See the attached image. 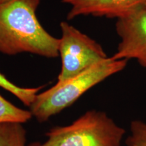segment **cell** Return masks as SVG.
I'll return each instance as SVG.
<instances>
[{
  "label": "cell",
  "instance_id": "obj_7",
  "mask_svg": "<svg viewBox=\"0 0 146 146\" xmlns=\"http://www.w3.org/2000/svg\"><path fill=\"white\" fill-rule=\"evenodd\" d=\"M27 132L19 123H0V146L27 145Z\"/></svg>",
  "mask_w": 146,
  "mask_h": 146
},
{
  "label": "cell",
  "instance_id": "obj_12",
  "mask_svg": "<svg viewBox=\"0 0 146 146\" xmlns=\"http://www.w3.org/2000/svg\"><path fill=\"white\" fill-rule=\"evenodd\" d=\"M6 1V0H0V2H1V1Z\"/></svg>",
  "mask_w": 146,
  "mask_h": 146
},
{
  "label": "cell",
  "instance_id": "obj_8",
  "mask_svg": "<svg viewBox=\"0 0 146 146\" xmlns=\"http://www.w3.org/2000/svg\"><path fill=\"white\" fill-rule=\"evenodd\" d=\"M30 110L20 108L0 95V123H25L32 118Z\"/></svg>",
  "mask_w": 146,
  "mask_h": 146
},
{
  "label": "cell",
  "instance_id": "obj_6",
  "mask_svg": "<svg viewBox=\"0 0 146 146\" xmlns=\"http://www.w3.org/2000/svg\"><path fill=\"white\" fill-rule=\"evenodd\" d=\"M145 0H62L70 5L67 19L79 16H94L109 18L123 17L143 5Z\"/></svg>",
  "mask_w": 146,
  "mask_h": 146
},
{
  "label": "cell",
  "instance_id": "obj_3",
  "mask_svg": "<svg viewBox=\"0 0 146 146\" xmlns=\"http://www.w3.org/2000/svg\"><path fill=\"white\" fill-rule=\"evenodd\" d=\"M126 131L107 114L89 110L70 125L56 127L44 143L31 146H120Z\"/></svg>",
  "mask_w": 146,
  "mask_h": 146
},
{
  "label": "cell",
  "instance_id": "obj_9",
  "mask_svg": "<svg viewBox=\"0 0 146 146\" xmlns=\"http://www.w3.org/2000/svg\"><path fill=\"white\" fill-rule=\"evenodd\" d=\"M0 87L9 91L27 106H30L35 98L43 87H21L12 83L5 76L0 72Z\"/></svg>",
  "mask_w": 146,
  "mask_h": 146
},
{
  "label": "cell",
  "instance_id": "obj_4",
  "mask_svg": "<svg viewBox=\"0 0 146 146\" xmlns=\"http://www.w3.org/2000/svg\"><path fill=\"white\" fill-rule=\"evenodd\" d=\"M60 29L62 68L57 82L74 77L108 58L101 45L67 22H61Z\"/></svg>",
  "mask_w": 146,
  "mask_h": 146
},
{
  "label": "cell",
  "instance_id": "obj_11",
  "mask_svg": "<svg viewBox=\"0 0 146 146\" xmlns=\"http://www.w3.org/2000/svg\"><path fill=\"white\" fill-rule=\"evenodd\" d=\"M143 5L144 8L146 9V0H145V1H144V3H143Z\"/></svg>",
  "mask_w": 146,
  "mask_h": 146
},
{
  "label": "cell",
  "instance_id": "obj_1",
  "mask_svg": "<svg viewBox=\"0 0 146 146\" xmlns=\"http://www.w3.org/2000/svg\"><path fill=\"white\" fill-rule=\"evenodd\" d=\"M40 0H6L0 2V53H22L45 58L59 56L60 39L40 24L36 12Z\"/></svg>",
  "mask_w": 146,
  "mask_h": 146
},
{
  "label": "cell",
  "instance_id": "obj_2",
  "mask_svg": "<svg viewBox=\"0 0 146 146\" xmlns=\"http://www.w3.org/2000/svg\"><path fill=\"white\" fill-rule=\"evenodd\" d=\"M127 62L108 58L74 77L57 82L47 91L36 94L29 106L30 112L39 122L47 121L73 104L89 89L123 70Z\"/></svg>",
  "mask_w": 146,
  "mask_h": 146
},
{
  "label": "cell",
  "instance_id": "obj_10",
  "mask_svg": "<svg viewBox=\"0 0 146 146\" xmlns=\"http://www.w3.org/2000/svg\"><path fill=\"white\" fill-rule=\"evenodd\" d=\"M131 135L126 139L127 146H146V123L134 120L130 125Z\"/></svg>",
  "mask_w": 146,
  "mask_h": 146
},
{
  "label": "cell",
  "instance_id": "obj_5",
  "mask_svg": "<svg viewBox=\"0 0 146 146\" xmlns=\"http://www.w3.org/2000/svg\"><path fill=\"white\" fill-rule=\"evenodd\" d=\"M116 30L120 37L114 60L135 59L146 68V9L143 5L117 19Z\"/></svg>",
  "mask_w": 146,
  "mask_h": 146
}]
</instances>
